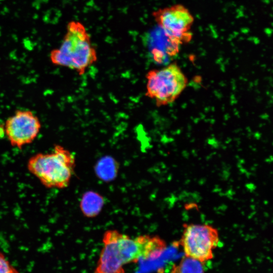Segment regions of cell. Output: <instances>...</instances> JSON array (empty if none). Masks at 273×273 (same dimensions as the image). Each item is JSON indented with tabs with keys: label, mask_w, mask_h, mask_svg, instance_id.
<instances>
[{
	"label": "cell",
	"mask_w": 273,
	"mask_h": 273,
	"mask_svg": "<svg viewBox=\"0 0 273 273\" xmlns=\"http://www.w3.org/2000/svg\"><path fill=\"white\" fill-rule=\"evenodd\" d=\"M103 248L94 273H125V265L159 258L167 249L165 242L158 236L144 235L130 238L117 230L106 231Z\"/></svg>",
	"instance_id": "obj_1"
},
{
	"label": "cell",
	"mask_w": 273,
	"mask_h": 273,
	"mask_svg": "<svg viewBox=\"0 0 273 273\" xmlns=\"http://www.w3.org/2000/svg\"><path fill=\"white\" fill-rule=\"evenodd\" d=\"M52 63L75 70L79 75L96 62L97 53L86 28L81 22L71 21L60 46L50 55Z\"/></svg>",
	"instance_id": "obj_2"
},
{
	"label": "cell",
	"mask_w": 273,
	"mask_h": 273,
	"mask_svg": "<svg viewBox=\"0 0 273 273\" xmlns=\"http://www.w3.org/2000/svg\"><path fill=\"white\" fill-rule=\"evenodd\" d=\"M75 166L74 155L60 145L48 153H37L28 160L29 171L47 188L63 189L70 181Z\"/></svg>",
	"instance_id": "obj_3"
},
{
	"label": "cell",
	"mask_w": 273,
	"mask_h": 273,
	"mask_svg": "<svg viewBox=\"0 0 273 273\" xmlns=\"http://www.w3.org/2000/svg\"><path fill=\"white\" fill-rule=\"evenodd\" d=\"M146 96L158 107L173 103L186 88L188 80L176 63L149 71L146 75Z\"/></svg>",
	"instance_id": "obj_4"
},
{
	"label": "cell",
	"mask_w": 273,
	"mask_h": 273,
	"mask_svg": "<svg viewBox=\"0 0 273 273\" xmlns=\"http://www.w3.org/2000/svg\"><path fill=\"white\" fill-rule=\"evenodd\" d=\"M152 16L164 35L175 45L180 47L191 40L194 18L184 5L176 4L159 9L152 13Z\"/></svg>",
	"instance_id": "obj_5"
},
{
	"label": "cell",
	"mask_w": 273,
	"mask_h": 273,
	"mask_svg": "<svg viewBox=\"0 0 273 273\" xmlns=\"http://www.w3.org/2000/svg\"><path fill=\"white\" fill-rule=\"evenodd\" d=\"M180 245L185 256L202 262L213 258V250L219 243L217 229L205 224H185Z\"/></svg>",
	"instance_id": "obj_6"
},
{
	"label": "cell",
	"mask_w": 273,
	"mask_h": 273,
	"mask_svg": "<svg viewBox=\"0 0 273 273\" xmlns=\"http://www.w3.org/2000/svg\"><path fill=\"white\" fill-rule=\"evenodd\" d=\"M4 127L11 145L21 148L32 143L37 137L41 123L32 111L20 110L7 119Z\"/></svg>",
	"instance_id": "obj_7"
},
{
	"label": "cell",
	"mask_w": 273,
	"mask_h": 273,
	"mask_svg": "<svg viewBox=\"0 0 273 273\" xmlns=\"http://www.w3.org/2000/svg\"><path fill=\"white\" fill-rule=\"evenodd\" d=\"M104 205V199L99 193L88 191L82 196L80 202V208L86 217L93 218L99 214Z\"/></svg>",
	"instance_id": "obj_8"
},
{
	"label": "cell",
	"mask_w": 273,
	"mask_h": 273,
	"mask_svg": "<svg viewBox=\"0 0 273 273\" xmlns=\"http://www.w3.org/2000/svg\"><path fill=\"white\" fill-rule=\"evenodd\" d=\"M96 173L105 181L113 180L117 174L118 165L115 160L109 156L101 158L95 167Z\"/></svg>",
	"instance_id": "obj_9"
},
{
	"label": "cell",
	"mask_w": 273,
	"mask_h": 273,
	"mask_svg": "<svg viewBox=\"0 0 273 273\" xmlns=\"http://www.w3.org/2000/svg\"><path fill=\"white\" fill-rule=\"evenodd\" d=\"M204 272V262L185 255L177 264L172 266L170 271V273Z\"/></svg>",
	"instance_id": "obj_10"
},
{
	"label": "cell",
	"mask_w": 273,
	"mask_h": 273,
	"mask_svg": "<svg viewBox=\"0 0 273 273\" xmlns=\"http://www.w3.org/2000/svg\"><path fill=\"white\" fill-rule=\"evenodd\" d=\"M0 273H19L0 252Z\"/></svg>",
	"instance_id": "obj_11"
},
{
	"label": "cell",
	"mask_w": 273,
	"mask_h": 273,
	"mask_svg": "<svg viewBox=\"0 0 273 273\" xmlns=\"http://www.w3.org/2000/svg\"><path fill=\"white\" fill-rule=\"evenodd\" d=\"M5 134L4 126L0 125V137H2Z\"/></svg>",
	"instance_id": "obj_12"
}]
</instances>
